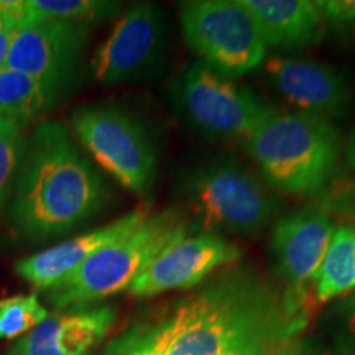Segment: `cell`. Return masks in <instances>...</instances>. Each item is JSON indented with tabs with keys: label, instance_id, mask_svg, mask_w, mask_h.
<instances>
[{
	"label": "cell",
	"instance_id": "cell-1",
	"mask_svg": "<svg viewBox=\"0 0 355 355\" xmlns=\"http://www.w3.org/2000/svg\"><path fill=\"white\" fill-rule=\"evenodd\" d=\"M306 319L304 291L230 265L128 329L105 355H279Z\"/></svg>",
	"mask_w": 355,
	"mask_h": 355
},
{
	"label": "cell",
	"instance_id": "cell-2",
	"mask_svg": "<svg viewBox=\"0 0 355 355\" xmlns=\"http://www.w3.org/2000/svg\"><path fill=\"white\" fill-rule=\"evenodd\" d=\"M107 199V184L68 127L40 122L21 146L8 211L13 230L33 242L63 237L91 220Z\"/></svg>",
	"mask_w": 355,
	"mask_h": 355
},
{
	"label": "cell",
	"instance_id": "cell-3",
	"mask_svg": "<svg viewBox=\"0 0 355 355\" xmlns=\"http://www.w3.org/2000/svg\"><path fill=\"white\" fill-rule=\"evenodd\" d=\"M247 152L273 188L318 196L336 178L343 144L332 121L272 110L243 139Z\"/></svg>",
	"mask_w": 355,
	"mask_h": 355
},
{
	"label": "cell",
	"instance_id": "cell-4",
	"mask_svg": "<svg viewBox=\"0 0 355 355\" xmlns=\"http://www.w3.org/2000/svg\"><path fill=\"white\" fill-rule=\"evenodd\" d=\"M186 217L178 209L148 216L132 232L96 252L73 273L46 291L56 311L89 306L125 291L152 261L178 239L189 234Z\"/></svg>",
	"mask_w": 355,
	"mask_h": 355
},
{
	"label": "cell",
	"instance_id": "cell-5",
	"mask_svg": "<svg viewBox=\"0 0 355 355\" xmlns=\"http://www.w3.org/2000/svg\"><path fill=\"white\" fill-rule=\"evenodd\" d=\"M184 193L204 232L216 235H254L277 211L268 186L229 159L196 168L186 180Z\"/></svg>",
	"mask_w": 355,
	"mask_h": 355
},
{
	"label": "cell",
	"instance_id": "cell-6",
	"mask_svg": "<svg viewBox=\"0 0 355 355\" xmlns=\"http://www.w3.org/2000/svg\"><path fill=\"white\" fill-rule=\"evenodd\" d=\"M180 24L186 44L220 76L242 78L263 63V38L241 0L183 2Z\"/></svg>",
	"mask_w": 355,
	"mask_h": 355
},
{
	"label": "cell",
	"instance_id": "cell-7",
	"mask_svg": "<svg viewBox=\"0 0 355 355\" xmlns=\"http://www.w3.org/2000/svg\"><path fill=\"white\" fill-rule=\"evenodd\" d=\"M87 152L123 188L146 196L157 178V150L145 127L114 105H83L71 117Z\"/></svg>",
	"mask_w": 355,
	"mask_h": 355
},
{
	"label": "cell",
	"instance_id": "cell-8",
	"mask_svg": "<svg viewBox=\"0 0 355 355\" xmlns=\"http://www.w3.org/2000/svg\"><path fill=\"white\" fill-rule=\"evenodd\" d=\"M173 99L186 119L201 130L219 137L245 139L272 112L259 96L239 87L201 61L181 74Z\"/></svg>",
	"mask_w": 355,
	"mask_h": 355
},
{
	"label": "cell",
	"instance_id": "cell-9",
	"mask_svg": "<svg viewBox=\"0 0 355 355\" xmlns=\"http://www.w3.org/2000/svg\"><path fill=\"white\" fill-rule=\"evenodd\" d=\"M91 25L32 21L13 33L7 69L28 74L63 97L76 81Z\"/></svg>",
	"mask_w": 355,
	"mask_h": 355
},
{
	"label": "cell",
	"instance_id": "cell-10",
	"mask_svg": "<svg viewBox=\"0 0 355 355\" xmlns=\"http://www.w3.org/2000/svg\"><path fill=\"white\" fill-rule=\"evenodd\" d=\"M165 40L162 12L152 3H137L123 13L97 48L91 63L92 74L109 86L146 78L162 63Z\"/></svg>",
	"mask_w": 355,
	"mask_h": 355
},
{
	"label": "cell",
	"instance_id": "cell-11",
	"mask_svg": "<svg viewBox=\"0 0 355 355\" xmlns=\"http://www.w3.org/2000/svg\"><path fill=\"white\" fill-rule=\"evenodd\" d=\"M242 252L224 237L209 232L184 235L170 243L128 288L135 298H152L171 290H189L219 268L235 265Z\"/></svg>",
	"mask_w": 355,
	"mask_h": 355
},
{
	"label": "cell",
	"instance_id": "cell-12",
	"mask_svg": "<svg viewBox=\"0 0 355 355\" xmlns=\"http://www.w3.org/2000/svg\"><path fill=\"white\" fill-rule=\"evenodd\" d=\"M265 69L278 91L301 112L327 121L349 112L354 89L343 69L300 58H272Z\"/></svg>",
	"mask_w": 355,
	"mask_h": 355
},
{
	"label": "cell",
	"instance_id": "cell-13",
	"mask_svg": "<svg viewBox=\"0 0 355 355\" xmlns=\"http://www.w3.org/2000/svg\"><path fill=\"white\" fill-rule=\"evenodd\" d=\"M332 216L316 202L293 211L275 224L272 252L278 272L295 290L314 282L334 232Z\"/></svg>",
	"mask_w": 355,
	"mask_h": 355
},
{
	"label": "cell",
	"instance_id": "cell-14",
	"mask_svg": "<svg viewBox=\"0 0 355 355\" xmlns=\"http://www.w3.org/2000/svg\"><path fill=\"white\" fill-rule=\"evenodd\" d=\"M114 321L112 306L89 304L56 311L20 337L7 355H89L107 336Z\"/></svg>",
	"mask_w": 355,
	"mask_h": 355
},
{
	"label": "cell",
	"instance_id": "cell-15",
	"mask_svg": "<svg viewBox=\"0 0 355 355\" xmlns=\"http://www.w3.org/2000/svg\"><path fill=\"white\" fill-rule=\"evenodd\" d=\"M148 216L150 207L141 206L139 209H133L128 214L119 217L110 224L89 230V232L69 239L60 245L50 247L32 257L19 260L13 270L37 290L48 291L58 282L73 273L87 259H91L101 248L121 239L122 235L132 232Z\"/></svg>",
	"mask_w": 355,
	"mask_h": 355
},
{
	"label": "cell",
	"instance_id": "cell-16",
	"mask_svg": "<svg viewBox=\"0 0 355 355\" xmlns=\"http://www.w3.org/2000/svg\"><path fill=\"white\" fill-rule=\"evenodd\" d=\"M254 17L265 46L303 50L326 33V17L311 0H241Z\"/></svg>",
	"mask_w": 355,
	"mask_h": 355
},
{
	"label": "cell",
	"instance_id": "cell-17",
	"mask_svg": "<svg viewBox=\"0 0 355 355\" xmlns=\"http://www.w3.org/2000/svg\"><path fill=\"white\" fill-rule=\"evenodd\" d=\"M314 283H316V300L319 303H329L354 291L355 225L340 224L334 227L329 247L319 266Z\"/></svg>",
	"mask_w": 355,
	"mask_h": 355
},
{
	"label": "cell",
	"instance_id": "cell-18",
	"mask_svg": "<svg viewBox=\"0 0 355 355\" xmlns=\"http://www.w3.org/2000/svg\"><path fill=\"white\" fill-rule=\"evenodd\" d=\"M60 97L37 79L15 69L0 71V119L20 123L38 121Z\"/></svg>",
	"mask_w": 355,
	"mask_h": 355
},
{
	"label": "cell",
	"instance_id": "cell-19",
	"mask_svg": "<svg viewBox=\"0 0 355 355\" xmlns=\"http://www.w3.org/2000/svg\"><path fill=\"white\" fill-rule=\"evenodd\" d=\"M32 21L94 25L117 12V2L104 0H28Z\"/></svg>",
	"mask_w": 355,
	"mask_h": 355
},
{
	"label": "cell",
	"instance_id": "cell-20",
	"mask_svg": "<svg viewBox=\"0 0 355 355\" xmlns=\"http://www.w3.org/2000/svg\"><path fill=\"white\" fill-rule=\"evenodd\" d=\"M50 316L37 295H13L0 300V340L19 339Z\"/></svg>",
	"mask_w": 355,
	"mask_h": 355
},
{
	"label": "cell",
	"instance_id": "cell-21",
	"mask_svg": "<svg viewBox=\"0 0 355 355\" xmlns=\"http://www.w3.org/2000/svg\"><path fill=\"white\" fill-rule=\"evenodd\" d=\"M24 140V127L20 123L0 119V214L12 198Z\"/></svg>",
	"mask_w": 355,
	"mask_h": 355
},
{
	"label": "cell",
	"instance_id": "cell-22",
	"mask_svg": "<svg viewBox=\"0 0 355 355\" xmlns=\"http://www.w3.org/2000/svg\"><path fill=\"white\" fill-rule=\"evenodd\" d=\"M314 202L331 216L355 219V178H334Z\"/></svg>",
	"mask_w": 355,
	"mask_h": 355
},
{
	"label": "cell",
	"instance_id": "cell-23",
	"mask_svg": "<svg viewBox=\"0 0 355 355\" xmlns=\"http://www.w3.org/2000/svg\"><path fill=\"white\" fill-rule=\"evenodd\" d=\"M331 326L337 352L355 355V293H350L334 306Z\"/></svg>",
	"mask_w": 355,
	"mask_h": 355
},
{
	"label": "cell",
	"instance_id": "cell-24",
	"mask_svg": "<svg viewBox=\"0 0 355 355\" xmlns=\"http://www.w3.org/2000/svg\"><path fill=\"white\" fill-rule=\"evenodd\" d=\"M327 25L355 44V0H326L318 2Z\"/></svg>",
	"mask_w": 355,
	"mask_h": 355
},
{
	"label": "cell",
	"instance_id": "cell-25",
	"mask_svg": "<svg viewBox=\"0 0 355 355\" xmlns=\"http://www.w3.org/2000/svg\"><path fill=\"white\" fill-rule=\"evenodd\" d=\"M0 17L17 28L32 24L28 0H0Z\"/></svg>",
	"mask_w": 355,
	"mask_h": 355
},
{
	"label": "cell",
	"instance_id": "cell-26",
	"mask_svg": "<svg viewBox=\"0 0 355 355\" xmlns=\"http://www.w3.org/2000/svg\"><path fill=\"white\" fill-rule=\"evenodd\" d=\"M13 33H15V26L3 19V17H0V71L6 69Z\"/></svg>",
	"mask_w": 355,
	"mask_h": 355
},
{
	"label": "cell",
	"instance_id": "cell-27",
	"mask_svg": "<svg viewBox=\"0 0 355 355\" xmlns=\"http://www.w3.org/2000/svg\"><path fill=\"white\" fill-rule=\"evenodd\" d=\"M279 355H332L329 352H322L314 345H311L309 343H304V340H298V339H291L285 347H283L282 354ZM340 355V354H337Z\"/></svg>",
	"mask_w": 355,
	"mask_h": 355
},
{
	"label": "cell",
	"instance_id": "cell-28",
	"mask_svg": "<svg viewBox=\"0 0 355 355\" xmlns=\"http://www.w3.org/2000/svg\"><path fill=\"white\" fill-rule=\"evenodd\" d=\"M344 157H345V163H347L349 170L355 173V130L349 135L347 144H345V148H344Z\"/></svg>",
	"mask_w": 355,
	"mask_h": 355
},
{
	"label": "cell",
	"instance_id": "cell-29",
	"mask_svg": "<svg viewBox=\"0 0 355 355\" xmlns=\"http://www.w3.org/2000/svg\"><path fill=\"white\" fill-rule=\"evenodd\" d=\"M352 293H355V286H354V291Z\"/></svg>",
	"mask_w": 355,
	"mask_h": 355
}]
</instances>
